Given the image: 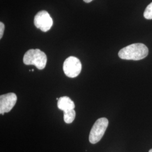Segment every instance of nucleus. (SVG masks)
Listing matches in <instances>:
<instances>
[{
  "label": "nucleus",
  "mask_w": 152,
  "mask_h": 152,
  "mask_svg": "<svg viewBox=\"0 0 152 152\" xmlns=\"http://www.w3.org/2000/svg\"><path fill=\"white\" fill-rule=\"evenodd\" d=\"M148 53V49L144 44L137 43L131 44L121 49L118 56L122 59L139 60L147 57Z\"/></svg>",
  "instance_id": "obj_1"
},
{
  "label": "nucleus",
  "mask_w": 152,
  "mask_h": 152,
  "mask_svg": "<svg viewBox=\"0 0 152 152\" xmlns=\"http://www.w3.org/2000/svg\"><path fill=\"white\" fill-rule=\"evenodd\" d=\"M23 62L26 65H34L38 69L42 70L46 65L47 56L39 49H31L24 55Z\"/></svg>",
  "instance_id": "obj_2"
},
{
  "label": "nucleus",
  "mask_w": 152,
  "mask_h": 152,
  "mask_svg": "<svg viewBox=\"0 0 152 152\" xmlns=\"http://www.w3.org/2000/svg\"><path fill=\"white\" fill-rule=\"evenodd\" d=\"M108 124V120L106 118H99L95 122L89 135V141L91 144H96L102 139Z\"/></svg>",
  "instance_id": "obj_3"
},
{
  "label": "nucleus",
  "mask_w": 152,
  "mask_h": 152,
  "mask_svg": "<svg viewBox=\"0 0 152 152\" xmlns=\"http://www.w3.org/2000/svg\"><path fill=\"white\" fill-rule=\"evenodd\" d=\"M82 69V64L80 60L75 56H70L65 59L63 64V71L65 75L75 78L78 76Z\"/></svg>",
  "instance_id": "obj_4"
},
{
  "label": "nucleus",
  "mask_w": 152,
  "mask_h": 152,
  "mask_svg": "<svg viewBox=\"0 0 152 152\" xmlns=\"http://www.w3.org/2000/svg\"><path fill=\"white\" fill-rule=\"evenodd\" d=\"M34 24L36 28L43 32H48L53 24L52 18L46 11H39L34 16Z\"/></svg>",
  "instance_id": "obj_5"
},
{
  "label": "nucleus",
  "mask_w": 152,
  "mask_h": 152,
  "mask_svg": "<svg viewBox=\"0 0 152 152\" xmlns=\"http://www.w3.org/2000/svg\"><path fill=\"white\" fill-rule=\"evenodd\" d=\"M17 96L14 93H8L0 96V114L9 112L15 106Z\"/></svg>",
  "instance_id": "obj_6"
},
{
  "label": "nucleus",
  "mask_w": 152,
  "mask_h": 152,
  "mask_svg": "<svg viewBox=\"0 0 152 152\" xmlns=\"http://www.w3.org/2000/svg\"><path fill=\"white\" fill-rule=\"evenodd\" d=\"M57 105L58 108L63 112L74 109L75 108V103L68 96H63L59 98L58 100Z\"/></svg>",
  "instance_id": "obj_7"
},
{
  "label": "nucleus",
  "mask_w": 152,
  "mask_h": 152,
  "mask_svg": "<svg viewBox=\"0 0 152 152\" xmlns=\"http://www.w3.org/2000/svg\"><path fill=\"white\" fill-rule=\"evenodd\" d=\"M76 112L75 109H71L64 112V120L66 124H71L75 119Z\"/></svg>",
  "instance_id": "obj_8"
},
{
  "label": "nucleus",
  "mask_w": 152,
  "mask_h": 152,
  "mask_svg": "<svg viewBox=\"0 0 152 152\" xmlns=\"http://www.w3.org/2000/svg\"><path fill=\"white\" fill-rule=\"evenodd\" d=\"M144 16L147 19H152V2L146 7L144 12Z\"/></svg>",
  "instance_id": "obj_9"
},
{
  "label": "nucleus",
  "mask_w": 152,
  "mask_h": 152,
  "mask_svg": "<svg viewBox=\"0 0 152 152\" xmlns=\"http://www.w3.org/2000/svg\"><path fill=\"white\" fill-rule=\"evenodd\" d=\"M5 30V25L2 22H0V38H2Z\"/></svg>",
  "instance_id": "obj_10"
},
{
  "label": "nucleus",
  "mask_w": 152,
  "mask_h": 152,
  "mask_svg": "<svg viewBox=\"0 0 152 152\" xmlns=\"http://www.w3.org/2000/svg\"><path fill=\"white\" fill-rule=\"evenodd\" d=\"M92 1H93V0H83V1L85 2L86 3H90V2H91Z\"/></svg>",
  "instance_id": "obj_11"
},
{
  "label": "nucleus",
  "mask_w": 152,
  "mask_h": 152,
  "mask_svg": "<svg viewBox=\"0 0 152 152\" xmlns=\"http://www.w3.org/2000/svg\"><path fill=\"white\" fill-rule=\"evenodd\" d=\"M149 152H152V149H150V150H149Z\"/></svg>",
  "instance_id": "obj_12"
}]
</instances>
